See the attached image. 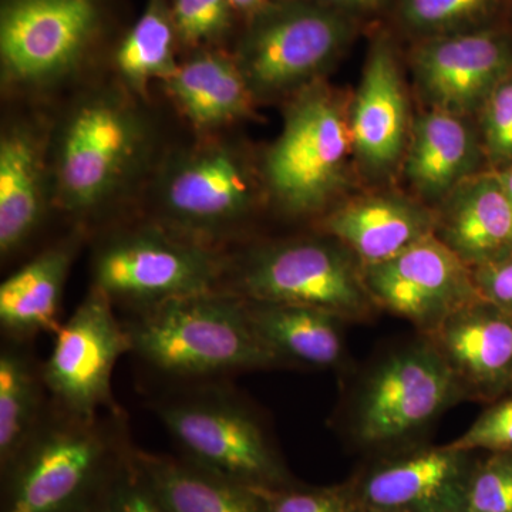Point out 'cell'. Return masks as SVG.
Here are the masks:
<instances>
[{"label": "cell", "mask_w": 512, "mask_h": 512, "mask_svg": "<svg viewBox=\"0 0 512 512\" xmlns=\"http://www.w3.org/2000/svg\"><path fill=\"white\" fill-rule=\"evenodd\" d=\"M150 121L119 89L93 90L64 114L50 148L53 204L89 218L120 200L150 158Z\"/></svg>", "instance_id": "obj_1"}, {"label": "cell", "mask_w": 512, "mask_h": 512, "mask_svg": "<svg viewBox=\"0 0 512 512\" xmlns=\"http://www.w3.org/2000/svg\"><path fill=\"white\" fill-rule=\"evenodd\" d=\"M121 414L101 421L46 410L2 470V512H94L130 443Z\"/></svg>", "instance_id": "obj_2"}, {"label": "cell", "mask_w": 512, "mask_h": 512, "mask_svg": "<svg viewBox=\"0 0 512 512\" xmlns=\"http://www.w3.org/2000/svg\"><path fill=\"white\" fill-rule=\"evenodd\" d=\"M124 328L131 353L165 375L210 379L279 365L252 328L247 301L224 288L137 309Z\"/></svg>", "instance_id": "obj_3"}, {"label": "cell", "mask_w": 512, "mask_h": 512, "mask_svg": "<svg viewBox=\"0 0 512 512\" xmlns=\"http://www.w3.org/2000/svg\"><path fill=\"white\" fill-rule=\"evenodd\" d=\"M228 264L211 245L160 222L114 232L94 252V286L134 311L224 288Z\"/></svg>", "instance_id": "obj_4"}, {"label": "cell", "mask_w": 512, "mask_h": 512, "mask_svg": "<svg viewBox=\"0 0 512 512\" xmlns=\"http://www.w3.org/2000/svg\"><path fill=\"white\" fill-rule=\"evenodd\" d=\"M154 410L192 466L245 487L281 483L282 468L264 429L222 384L168 396Z\"/></svg>", "instance_id": "obj_5"}, {"label": "cell", "mask_w": 512, "mask_h": 512, "mask_svg": "<svg viewBox=\"0 0 512 512\" xmlns=\"http://www.w3.org/2000/svg\"><path fill=\"white\" fill-rule=\"evenodd\" d=\"M103 29L100 0H2V82L43 92L74 79Z\"/></svg>", "instance_id": "obj_6"}, {"label": "cell", "mask_w": 512, "mask_h": 512, "mask_svg": "<svg viewBox=\"0 0 512 512\" xmlns=\"http://www.w3.org/2000/svg\"><path fill=\"white\" fill-rule=\"evenodd\" d=\"M254 183L238 148L212 138L168 157L156 185L157 222L214 247L247 218Z\"/></svg>", "instance_id": "obj_7"}, {"label": "cell", "mask_w": 512, "mask_h": 512, "mask_svg": "<svg viewBox=\"0 0 512 512\" xmlns=\"http://www.w3.org/2000/svg\"><path fill=\"white\" fill-rule=\"evenodd\" d=\"M350 128L325 90H305L286 110L284 127L265 157L266 187L292 215L325 207L343 181Z\"/></svg>", "instance_id": "obj_8"}, {"label": "cell", "mask_w": 512, "mask_h": 512, "mask_svg": "<svg viewBox=\"0 0 512 512\" xmlns=\"http://www.w3.org/2000/svg\"><path fill=\"white\" fill-rule=\"evenodd\" d=\"M224 289L248 301L308 306L342 320L365 318L373 303L348 256L320 241L258 249Z\"/></svg>", "instance_id": "obj_9"}, {"label": "cell", "mask_w": 512, "mask_h": 512, "mask_svg": "<svg viewBox=\"0 0 512 512\" xmlns=\"http://www.w3.org/2000/svg\"><path fill=\"white\" fill-rule=\"evenodd\" d=\"M127 352L130 339L114 315L113 302L93 285L57 329L55 345L42 367L46 390L56 406L83 419H96L100 409L120 413L111 377L117 360Z\"/></svg>", "instance_id": "obj_10"}, {"label": "cell", "mask_w": 512, "mask_h": 512, "mask_svg": "<svg viewBox=\"0 0 512 512\" xmlns=\"http://www.w3.org/2000/svg\"><path fill=\"white\" fill-rule=\"evenodd\" d=\"M463 392L429 339L377 367L360 394L356 434L365 443L407 436L439 416Z\"/></svg>", "instance_id": "obj_11"}, {"label": "cell", "mask_w": 512, "mask_h": 512, "mask_svg": "<svg viewBox=\"0 0 512 512\" xmlns=\"http://www.w3.org/2000/svg\"><path fill=\"white\" fill-rule=\"evenodd\" d=\"M370 299L429 335L451 315L480 299L470 266L429 235L399 255L366 265Z\"/></svg>", "instance_id": "obj_12"}, {"label": "cell", "mask_w": 512, "mask_h": 512, "mask_svg": "<svg viewBox=\"0 0 512 512\" xmlns=\"http://www.w3.org/2000/svg\"><path fill=\"white\" fill-rule=\"evenodd\" d=\"M335 13L292 8L262 19L242 43L238 67L254 97L285 93L325 69L348 40Z\"/></svg>", "instance_id": "obj_13"}, {"label": "cell", "mask_w": 512, "mask_h": 512, "mask_svg": "<svg viewBox=\"0 0 512 512\" xmlns=\"http://www.w3.org/2000/svg\"><path fill=\"white\" fill-rule=\"evenodd\" d=\"M52 140L29 120L3 126L0 136V254L29 244L53 204Z\"/></svg>", "instance_id": "obj_14"}, {"label": "cell", "mask_w": 512, "mask_h": 512, "mask_svg": "<svg viewBox=\"0 0 512 512\" xmlns=\"http://www.w3.org/2000/svg\"><path fill=\"white\" fill-rule=\"evenodd\" d=\"M427 336L461 389L488 400L512 393L510 313L480 298L451 313Z\"/></svg>", "instance_id": "obj_15"}, {"label": "cell", "mask_w": 512, "mask_h": 512, "mask_svg": "<svg viewBox=\"0 0 512 512\" xmlns=\"http://www.w3.org/2000/svg\"><path fill=\"white\" fill-rule=\"evenodd\" d=\"M424 92L440 110L460 111L477 106L510 77V47L490 33L434 40L416 56Z\"/></svg>", "instance_id": "obj_16"}, {"label": "cell", "mask_w": 512, "mask_h": 512, "mask_svg": "<svg viewBox=\"0 0 512 512\" xmlns=\"http://www.w3.org/2000/svg\"><path fill=\"white\" fill-rule=\"evenodd\" d=\"M79 232L62 239L0 285V326L10 340L57 332L64 284L80 248Z\"/></svg>", "instance_id": "obj_17"}, {"label": "cell", "mask_w": 512, "mask_h": 512, "mask_svg": "<svg viewBox=\"0 0 512 512\" xmlns=\"http://www.w3.org/2000/svg\"><path fill=\"white\" fill-rule=\"evenodd\" d=\"M402 80L386 42L373 47L353 107L350 136L360 157L372 167H387L402 151L406 131Z\"/></svg>", "instance_id": "obj_18"}, {"label": "cell", "mask_w": 512, "mask_h": 512, "mask_svg": "<svg viewBox=\"0 0 512 512\" xmlns=\"http://www.w3.org/2000/svg\"><path fill=\"white\" fill-rule=\"evenodd\" d=\"M164 83L178 110L200 133L221 130L252 110L254 94L237 60L220 53H201L178 64Z\"/></svg>", "instance_id": "obj_19"}, {"label": "cell", "mask_w": 512, "mask_h": 512, "mask_svg": "<svg viewBox=\"0 0 512 512\" xmlns=\"http://www.w3.org/2000/svg\"><path fill=\"white\" fill-rule=\"evenodd\" d=\"M441 242L467 266L512 254V208L498 174L484 175L454 198Z\"/></svg>", "instance_id": "obj_20"}, {"label": "cell", "mask_w": 512, "mask_h": 512, "mask_svg": "<svg viewBox=\"0 0 512 512\" xmlns=\"http://www.w3.org/2000/svg\"><path fill=\"white\" fill-rule=\"evenodd\" d=\"M245 301L252 328L279 365L293 362L326 369L342 360L338 316L308 306Z\"/></svg>", "instance_id": "obj_21"}, {"label": "cell", "mask_w": 512, "mask_h": 512, "mask_svg": "<svg viewBox=\"0 0 512 512\" xmlns=\"http://www.w3.org/2000/svg\"><path fill=\"white\" fill-rule=\"evenodd\" d=\"M429 217L394 198H367L329 215L325 229L349 245L366 265L380 264L431 235Z\"/></svg>", "instance_id": "obj_22"}, {"label": "cell", "mask_w": 512, "mask_h": 512, "mask_svg": "<svg viewBox=\"0 0 512 512\" xmlns=\"http://www.w3.org/2000/svg\"><path fill=\"white\" fill-rule=\"evenodd\" d=\"M464 454L446 446L383 468L367 481V501L386 510L446 504L456 498Z\"/></svg>", "instance_id": "obj_23"}, {"label": "cell", "mask_w": 512, "mask_h": 512, "mask_svg": "<svg viewBox=\"0 0 512 512\" xmlns=\"http://www.w3.org/2000/svg\"><path fill=\"white\" fill-rule=\"evenodd\" d=\"M168 512H264L251 487L173 457L136 450Z\"/></svg>", "instance_id": "obj_24"}, {"label": "cell", "mask_w": 512, "mask_h": 512, "mask_svg": "<svg viewBox=\"0 0 512 512\" xmlns=\"http://www.w3.org/2000/svg\"><path fill=\"white\" fill-rule=\"evenodd\" d=\"M42 369L35 365L18 342L8 343L0 352V468L28 443L45 417Z\"/></svg>", "instance_id": "obj_25"}, {"label": "cell", "mask_w": 512, "mask_h": 512, "mask_svg": "<svg viewBox=\"0 0 512 512\" xmlns=\"http://www.w3.org/2000/svg\"><path fill=\"white\" fill-rule=\"evenodd\" d=\"M473 160V141L463 121L450 111L427 114L414 128L407 174L427 195L448 190Z\"/></svg>", "instance_id": "obj_26"}, {"label": "cell", "mask_w": 512, "mask_h": 512, "mask_svg": "<svg viewBox=\"0 0 512 512\" xmlns=\"http://www.w3.org/2000/svg\"><path fill=\"white\" fill-rule=\"evenodd\" d=\"M177 35L171 10L164 0H150L146 12L137 20L117 49L114 62L128 92L146 96L148 84L173 76Z\"/></svg>", "instance_id": "obj_27"}, {"label": "cell", "mask_w": 512, "mask_h": 512, "mask_svg": "<svg viewBox=\"0 0 512 512\" xmlns=\"http://www.w3.org/2000/svg\"><path fill=\"white\" fill-rule=\"evenodd\" d=\"M94 512H168L138 461L136 448H128L121 458Z\"/></svg>", "instance_id": "obj_28"}, {"label": "cell", "mask_w": 512, "mask_h": 512, "mask_svg": "<svg viewBox=\"0 0 512 512\" xmlns=\"http://www.w3.org/2000/svg\"><path fill=\"white\" fill-rule=\"evenodd\" d=\"M232 9L228 0H174L175 32L185 45L215 42L227 33Z\"/></svg>", "instance_id": "obj_29"}, {"label": "cell", "mask_w": 512, "mask_h": 512, "mask_svg": "<svg viewBox=\"0 0 512 512\" xmlns=\"http://www.w3.org/2000/svg\"><path fill=\"white\" fill-rule=\"evenodd\" d=\"M470 512H512V451H498L484 464L467 493Z\"/></svg>", "instance_id": "obj_30"}, {"label": "cell", "mask_w": 512, "mask_h": 512, "mask_svg": "<svg viewBox=\"0 0 512 512\" xmlns=\"http://www.w3.org/2000/svg\"><path fill=\"white\" fill-rule=\"evenodd\" d=\"M448 447L454 450L512 451V396L498 400Z\"/></svg>", "instance_id": "obj_31"}, {"label": "cell", "mask_w": 512, "mask_h": 512, "mask_svg": "<svg viewBox=\"0 0 512 512\" xmlns=\"http://www.w3.org/2000/svg\"><path fill=\"white\" fill-rule=\"evenodd\" d=\"M491 0H406L404 18L417 29H444L483 15Z\"/></svg>", "instance_id": "obj_32"}, {"label": "cell", "mask_w": 512, "mask_h": 512, "mask_svg": "<svg viewBox=\"0 0 512 512\" xmlns=\"http://www.w3.org/2000/svg\"><path fill=\"white\" fill-rule=\"evenodd\" d=\"M484 137L491 160L512 165V77L485 100Z\"/></svg>", "instance_id": "obj_33"}, {"label": "cell", "mask_w": 512, "mask_h": 512, "mask_svg": "<svg viewBox=\"0 0 512 512\" xmlns=\"http://www.w3.org/2000/svg\"><path fill=\"white\" fill-rule=\"evenodd\" d=\"M264 512H350L348 501L335 491H279L251 487Z\"/></svg>", "instance_id": "obj_34"}, {"label": "cell", "mask_w": 512, "mask_h": 512, "mask_svg": "<svg viewBox=\"0 0 512 512\" xmlns=\"http://www.w3.org/2000/svg\"><path fill=\"white\" fill-rule=\"evenodd\" d=\"M471 274L480 298L512 315V254L471 268Z\"/></svg>", "instance_id": "obj_35"}, {"label": "cell", "mask_w": 512, "mask_h": 512, "mask_svg": "<svg viewBox=\"0 0 512 512\" xmlns=\"http://www.w3.org/2000/svg\"><path fill=\"white\" fill-rule=\"evenodd\" d=\"M232 8L242 12H256L264 6L265 0H228Z\"/></svg>", "instance_id": "obj_36"}, {"label": "cell", "mask_w": 512, "mask_h": 512, "mask_svg": "<svg viewBox=\"0 0 512 512\" xmlns=\"http://www.w3.org/2000/svg\"><path fill=\"white\" fill-rule=\"evenodd\" d=\"M339 5L349 6V8L357 9H373L380 5L382 0H332Z\"/></svg>", "instance_id": "obj_37"}, {"label": "cell", "mask_w": 512, "mask_h": 512, "mask_svg": "<svg viewBox=\"0 0 512 512\" xmlns=\"http://www.w3.org/2000/svg\"><path fill=\"white\" fill-rule=\"evenodd\" d=\"M498 177H500L501 183L504 185L512 208V165L508 167L507 170H504L503 173L498 174Z\"/></svg>", "instance_id": "obj_38"}]
</instances>
